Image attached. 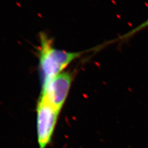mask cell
<instances>
[{
  "instance_id": "6da1fadb",
  "label": "cell",
  "mask_w": 148,
  "mask_h": 148,
  "mask_svg": "<svg viewBox=\"0 0 148 148\" xmlns=\"http://www.w3.org/2000/svg\"><path fill=\"white\" fill-rule=\"evenodd\" d=\"M39 38L37 54L43 83L63 72L70 64L85 53L98 49L97 46L87 51L70 52L56 47L52 39L44 32H41Z\"/></svg>"
},
{
  "instance_id": "7a4b0ae2",
  "label": "cell",
  "mask_w": 148,
  "mask_h": 148,
  "mask_svg": "<svg viewBox=\"0 0 148 148\" xmlns=\"http://www.w3.org/2000/svg\"><path fill=\"white\" fill-rule=\"evenodd\" d=\"M73 74L63 71L43 83L41 99L60 111L68 95Z\"/></svg>"
},
{
  "instance_id": "3957f363",
  "label": "cell",
  "mask_w": 148,
  "mask_h": 148,
  "mask_svg": "<svg viewBox=\"0 0 148 148\" xmlns=\"http://www.w3.org/2000/svg\"><path fill=\"white\" fill-rule=\"evenodd\" d=\"M59 112L46 101L40 99L37 107L38 142L40 148H45L51 140Z\"/></svg>"
},
{
  "instance_id": "277c9868",
  "label": "cell",
  "mask_w": 148,
  "mask_h": 148,
  "mask_svg": "<svg viewBox=\"0 0 148 148\" xmlns=\"http://www.w3.org/2000/svg\"><path fill=\"white\" fill-rule=\"evenodd\" d=\"M148 27V18L143 23H142L138 25L137 27H135L134 29L131 30L130 31L127 32L126 34H123V35H121L120 36L116 38L115 40H112L109 42H108V43L110 44L111 43H114L116 42V41H126L130 38L132 37L134 35L137 34L138 32L143 30V29Z\"/></svg>"
}]
</instances>
